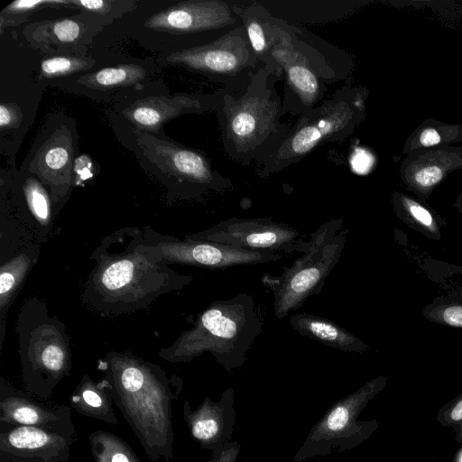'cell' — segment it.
I'll return each mask as SVG.
<instances>
[{
    "instance_id": "6da1fadb",
    "label": "cell",
    "mask_w": 462,
    "mask_h": 462,
    "mask_svg": "<svg viewBox=\"0 0 462 462\" xmlns=\"http://www.w3.org/2000/svg\"><path fill=\"white\" fill-rule=\"evenodd\" d=\"M89 258L95 265L80 299L102 317L147 309L161 296L181 290L193 280L150 253L143 227H122L106 235Z\"/></svg>"
},
{
    "instance_id": "7a4b0ae2",
    "label": "cell",
    "mask_w": 462,
    "mask_h": 462,
    "mask_svg": "<svg viewBox=\"0 0 462 462\" xmlns=\"http://www.w3.org/2000/svg\"><path fill=\"white\" fill-rule=\"evenodd\" d=\"M114 404L152 462L174 457L172 402L182 390L180 377L131 352L110 351L98 361Z\"/></svg>"
},
{
    "instance_id": "3957f363",
    "label": "cell",
    "mask_w": 462,
    "mask_h": 462,
    "mask_svg": "<svg viewBox=\"0 0 462 462\" xmlns=\"http://www.w3.org/2000/svg\"><path fill=\"white\" fill-rule=\"evenodd\" d=\"M278 72L261 66L248 79L217 93L216 112L224 152L231 160L259 164L283 139L282 100L275 84Z\"/></svg>"
},
{
    "instance_id": "277c9868",
    "label": "cell",
    "mask_w": 462,
    "mask_h": 462,
    "mask_svg": "<svg viewBox=\"0 0 462 462\" xmlns=\"http://www.w3.org/2000/svg\"><path fill=\"white\" fill-rule=\"evenodd\" d=\"M263 328L253 298L238 293L231 299L211 302L158 356L170 363H189L208 352L227 372L243 366L247 353Z\"/></svg>"
},
{
    "instance_id": "5b68a950",
    "label": "cell",
    "mask_w": 462,
    "mask_h": 462,
    "mask_svg": "<svg viewBox=\"0 0 462 462\" xmlns=\"http://www.w3.org/2000/svg\"><path fill=\"white\" fill-rule=\"evenodd\" d=\"M15 332L23 390L47 401L70 374L72 355L66 326L50 314L43 300L32 296L20 307Z\"/></svg>"
},
{
    "instance_id": "8992f818",
    "label": "cell",
    "mask_w": 462,
    "mask_h": 462,
    "mask_svg": "<svg viewBox=\"0 0 462 462\" xmlns=\"http://www.w3.org/2000/svg\"><path fill=\"white\" fill-rule=\"evenodd\" d=\"M367 91L344 87L316 107L303 113L283 139L258 164L266 177L300 162L325 143L343 141L365 118Z\"/></svg>"
},
{
    "instance_id": "52a82bcc",
    "label": "cell",
    "mask_w": 462,
    "mask_h": 462,
    "mask_svg": "<svg viewBox=\"0 0 462 462\" xmlns=\"http://www.w3.org/2000/svg\"><path fill=\"white\" fill-rule=\"evenodd\" d=\"M348 230L342 218L322 224L309 241L300 243L297 251L303 254L281 275H264L263 282L274 296V315L282 319L299 309L307 299L319 294L327 277L337 265L346 241Z\"/></svg>"
},
{
    "instance_id": "ba28073f",
    "label": "cell",
    "mask_w": 462,
    "mask_h": 462,
    "mask_svg": "<svg viewBox=\"0 0 462 462\" xmlns=\"http://www.w3.org/2000/svg\"><path fill=\"white\" fill-rule=\"evenodd\" d=\"M387 384V377L379 375L354 393L335 402L311 428L292 462L332 452L352 449L366 440L378 428V421L358 420L368 402Z\"/></svg>"
},
{
    "instance_id": "9c48e42d",
    "label": "cell",
    "mask_w": 462,
    "mask_h": 462,
    "mask_svg": "<svg viewBox=\"0 0 462 462\" xmlns=\"http://www.w3.org/2000/svg\"><path fill=\"white\" fill-rule=\"evenodd\" d=\"M166 60L210 76L226 88L240 84L261 67L243 25L209 43L175 51Z\"/></svg>"
},
{
    "instance_id": "30bf717a",
    "label": "cell",
    "mask_w": 462,
    "mask_h": 462,
    "mask_svg": "<svg viewBox=\"0 0 462 462\" xmlns=\"http://www.w3.org/2000/svg\"><path fill=\"white\" fill-rule=\"evenodd\" d=\"M150 253L168 264L179 263L208 269H225L236 265L269 263L278 261L282 254L275 251H255L196 240L184 236L162 235L150 226L143 227Z\"/></svg>"
},
{
    "instance_id": "8fae6325",
    "label": "cell",
    "mask_w": 462,
    "mask_h": 462,
    "mask_svg": "<svg viewBox=\"0 0 462 462\" xmlns=\"http://www.w3.org/2000/svg\"><path fill=\"white\" fill-rule=\"evenodd\" d=\"M196 240L214 242L237 248L255 251H297L300 233L284 223L268 218H237L223 220L213 226L194 234L186 235Z\"/></svg>"
},
{
    "instance_id": "7c38bea8",
    "label": "cell",
    "mask_w": 462,
    "mask_h": 462,
    "mask_svg": "<svg viewBox=\"0 0 462 462\" xmlns=\"http://www.w3.org/2000/svg\"><path fill=\"white\" fill-rule=\"evenodd\" d=\"M76 431L0 422V462H68Z\"/></svg>"
},
{
    "instance_id": "4fadbf2b",
    "label": "cell",
    "mask_w": 462,
    "mask_h": 462,
    "mask_svg": "<svg viewBox=\"0 0 462 462\" xmlns=\"http://www.w3.org/2000/svg\"><path fill=\"white\" fill-rule=\"evenodd\" d=\"M236 6L222 0L180 2L154 14L144 26L172 33H194L223 29L237 21Z\"/></svg>"
},
{
    "instance_id": "5bb4252c",
    "label": "cell",
    "mask_w": 462,
    "mask_h": 462,
    "mask_svg": "<svg viewBox=\"0 0 462 462\" xmlns=\"http://www.w3.org/2000/svg\"><path fill=\"white\" fill-rule=\"evenodd\" d=\"M457 170H462V146L447 145L405 155L399 174L406 189L427 202L434 189Z\"/></svg>"
},
{
    "instance_id": "9a60e30c",
    "label": "cell",
    "mask_w": 462,
    "mask_h": 462,
    "mask_svg": "<svg viewBox=\"0 0 462 462\" xmlns=\"http://www.w3.org/2000/svg\"><path fill=\"white\" fill-rule=\"evenodd\" d=\"M0 422L76 431L71 409L48 404L0 377Z\"/></svg>"
},
{
    "instance_id": "2e32d148",
    "label": "cell",
    "mask_w": 462,
    "mask_h": 462,
    "mask_svg": "<svg viewBox=\"0 0 462 462\" xmlns=\"http://www.w3.org/2000/svg\"><path fill=\"white\" fill-rule=\"evenodd\" d=\"M235 390L226 389L217 402L206 397L192 410L189 401L183 402V420L192 439L201 448L213 450L229 441L236 424Z\"/></svg>"
},
{
    "instance_id": "e0dca14e",
    "label": "cell",
    "mask_w": 462,
    "mask_h": 462,
    "mask_svg": "<svg viewBox=\"0 0 462 462\" xmlns=\"http://www.w3.org/2000/svg\"><path fill=\"white\" fill-rule=\"evenodd\" d=\"M280 68L286 79L282 100L284 115L291 113L300 116L319 106L326 93V82L307 58L293 46L291 30V41L282 55Z\"/></svg>"
},
{
    "instance_id": "ac0fdd59",
    "label": "cell",
    "mask_w": 462,
    "mask_h": 462,
    "mask_svg": "<svg viewBox=\"0 0 462 462\" xmlns=\"http://www.w3.org/2000/svg\"><path fill=\"white\" fill-rule=\"evenodd\" d=\"M73 149L70 135L57 132L39 149L32 162L35 172L51 190L54 217L67 199L72 186Z\"/></svg>"
},
{
    "instance_id": "d6986e66",
    "label": "cell",
    "mask_w": 462,
    "mask_h": 462,
    "mask_svg": "<svg viewBox=\"0 0 462 462\" xmlns=\"http://www.w3.org/2000/svg\"><path fill=\"white\" fill-rule=\"evenodd\" d=\"M145 151L158 167L180 180L217 190L228 187V180L214 171L208 159L199 152L156 139L146 144Z\"/></svg>"
},
{
    "instance_id": "ffe728a7",
    "label": "cell",
    "mask_w": 462,
    "mask_h": 462,
    "mask_svg": "<svg viewBox=\"0 0 462 462\" xmlns=\"http://www.w3.org/2000/svg\"><path fill=\"white\" fill-rule=\"evenodd\" d=\"M217 93L199 97H148L127 107L124 116L141 129L157 132L161 126L181 114L216 108Z\"/></svg>"
},
{
    "instance_id": "44dd1931",
    "label": "cell",
    "mask_w": 462,
    "mask_h": 462,
    "mask_svg": "<svg viewBox=\"0 0 462 462\" xmlns=\"http://www.w3.org/2000/svg\"><path fill=\"white\" fill-rule=\"evenodd\" d=\"M236 12L259 64L274 70L273 55L285 32L283 21L274 18L255 2L236 6Z\"/></svg>"
},
{
    "instance_id": "7402d4cb",
    "label": "cell",
    "mask_w": 462,
    "mask_h": 462,
    "mask_svg": "<svg viewBox=\"0 0 462 462\" xmlns=\"http://www.w3.org/2000/svg\"><path fill=\"white\" fill-rule=\"evenodd\" d=\"M41 246L39 242H30L0 261V352L5 337L9 310L36 264Z\"/></svg>"
},
{
    "instance_id": "603a6c76",
    "label": "cell",
    "mask_w": 462,
    "mask_h": 462,
    "mask_svg": "<svg viewBox=\"0 0 462 462\" xmlns=\"http://www.w3.org/2000/svg\"><path fill=\"white\" fill-rule=\"evenodd\" d=\"M14 215L36 241L42 245L50 239L54 220L53 204L51 193L41 180L33 177L24 180L18 210Z\"/></svg>"
},
{
    "instance_id": "cb8c5ba5",
    "label": "cell",
    "mask_w": 462,
    "mask_h": 462,
    "mask_svg": "<svg viewBox=\"0 0 462 462\" xmlns=\"http://www.w3.org/2000/svg\"><path fill=\"white\" fill-rule=\"evenodd\" d=\"M291 326L301 336L345 352L364 353L369 346L330 319L310 313L291 316Z\"/></svg>"
},
{
    "instance_id": "d4e9b609",
    "label": "cell",
    "mask_w": 462,
    "mask_h": 462,
    "mask_svg": "<svg viewBox=\"0 0 462 462\" xmlns=\"http://www.w3.org/2000/svg\"><path fill=\"white\" fill-rule=\"evenodd\" d=\"M69 402L71 409L83 416L118 424L114 401L103 378L95 382L88 374H84L69 395Z\"/></svg>"
},
{
    "instance_id": "484cf974",
    "label": "cell",
    "mask_w": 462,
    "mask_h": 462,
    "mask_svg": "<svg viewBox=\"0 0 462 462\" xmlns=\"http://www.w3.org/2000/svg\"><path fill=\"white\" fill-rule=\"evenodd\" d=\"M392 206L396 217L409 228L432 240L439 241L442 237L447 222L426 201L394 191Z\"/></svg>"
},
{
    "instance_id": "4316f807",
    "label": "cell",
    "mask_w": 462,
    "mask_h": 462,
    "mask_svg": "<svg viewBox=\"0 0 462 462\" xmlns=\"http://www.w3.org/2000/svg\"><path fill=\"white\" fill-rule=\"evenodd\" d=\"M462 142V124H450L433 118L425 119L403 143L402 152L439 146L453 145Z\"/></svg>"
},
{
    "instance_id": "83f0119b",
    "label": "cell",
    "mask_w": 462,
    "mask_h": 462,
    "mask_svg": "<svg viewBox=\"0 0 462 462\" xmlns=\"http://www.w3.org/2000/svg\"><path fill=\"white\" fill-rule=\"evenodd\" d=\"M145 70L136 64L106 67L83 75L79 82L92 88L107 89L134 85L145 78Z\"/></svg>"
},
{
    "instance_id": "f1b7e54d",
    "label": "cell",
    "mask_w": 462,
    "mask_h": 462,
    "mask_svg": "<svg viewBox=\"0 0 462 462\" xmlns=\"http://www.w3.org/2000/svg\"><path fill=\"white\" fill-rule=\"evenodd\" d=\"M88 441L95 462H140L131 447L109 431H93Z\"/></svg>"
},
{
    "instance_id": "f546056e",
    "label": "cell",
    "mask_w": 462,
    "mask_h": 462,
    "mask_svg": "<svg viewBox=\"0 0 462 462\" xmlns=\"http://www.w3.org/2000/svg\"><path fill=\"white\" fill-rule=\"evenodd\" d=\"M421 313L430 322L462 328V292L451 291L434 298Z\"/></svg>"
},
{
    "instance_id": "4dcf8cb0",
    "label": "cell",
    "mask_w": 462,
    "mask_h": 462,
    "mask_svg": "<svg viewBox=\"0 0 462 462\" xmlns=\"http://www.w3.org/2000/svg\"><path fill=\"white\" fill-rule=\"evenodd\" d=\"M92 60L78 56H56L42 60L40 72L43 78L54 79L89 69Z\"/></svg>"
},
{
    "instance_id": "1f68e13d",
    "label": "cell",
    "mask_w": 462,
    "mask_h": 462,
    "mask_svg": "<svg viewBox=\"0 0 462 462\" xmlns=\"http://www.w3.org/2000/svg\"><path fill=\"white\" fill-rule=\"evenodd\" d=\"M80 24L73 19H59L41 23L35 30L37 36L51 40L53 42L71 43L76 42L81 35Z\"/></svg>"
},
{
    "instance_id": "d6a6232c",
    "label": "cell",
    "mask_w": 462,
    "mask_h": 462,
    "mask_svg": "<svg viewBox=\"0 0 462 462\" xmlns=\"http://www.w3.org/2000/svg\"><path fill=\"white\" fill-rule=\"evenodd\" d=\"M437 420L443 427H455L462 422V393L441 407Z\"/></svg>"
},
{
    "instance_id": "836d02e7",
    "label": "cell",
    "mask_w": 462,
    "mask_h": 462,
    "mask_svg": "<svg viewBox=\"0 0 462 462\" xmlns=\"http://www.w3.org/2000/svg\"><path fill=\"white\" fill-rule=\"evenodd\" d=\"M66 5V1L62 0H35V1H24L18 0L11 3L2 11V14L7 13L10 14H21L33 11L39 7L44 5Z\"/></svg>"
},
{
    "instance_id": "e575fe53",
    "label": "cell",
    "mask_w": 462,
    "mask_h": 462,
    "mask_svg": "<svg viewBox=\"0 0 462 462\" xmlns=\"http://www.w3.org/2000/svg\"><path fill=\"white\" fill-rule=\"evenodd\" d=\"M241 446L236 441H226L212 450L209 462H236Z\"/></svg>"
},
{
    "instance_id": "d590c367",
    "label": "cell",
    "mask_w": 462,
    "mask_h": 462,
    "mask_svg": "<svg viewBox=\"0 0 462 462\" xmlns=\"http://www.w3.org/2000/svg\"><path fill=\"white\" fill-rule=\"evenodd\" d=\"M21 120V113L15 105L3 103L0 106V126L2 130L15 127Z\"/></svg>"
},
{
    "instance_id": "8d00e7d4",
    "label": "cell",
    "mask_w": 462,
    "mask_h": 462,
    "mask_svg": "<svg viewBox=\"0 0 462 462\" xmlns=\"http://www.w3.org/2000/svg\"><path fill=\"white\" fill-rule=\"evenodd\" d=\"M112 4V1L104 0H69L66 5L95 14H105L110 10Z\"/></svg>"
},
{
    "instance_id": "74e56055",
    "label": "cell",
    "mask_w": 462,
    "mask_h": 462,
    "mask_svg": "<svg viewBox=\"0 0 462 462\" xmlns=\"http://www.w3.org/2000/svg\"><path fill=\"white\" fill-rule=\"evenodd\" d=\"M356 152H355L353 154V156L351 157V165L356 172H359V173L365 172V171H366L365 169L367 167V162H369V160H365V161L363 160L366 157V154H365V152H364V151L358 150Z\"/></svg>"
},
{
    "instance_id": "f35d334b",
    "label": "cell",
    "mask_w": 462,
    "mask_h": 462,
    "mask_svg": "<svg viewBox=\"0 0 462 462\" xmlns=\"http://www.w3.org/2000/svg\"><path fill=\"white\" fill-rule=\"evenodd\" d=\"M453 431L455 433V439L462 444V422L455 427H453Z\"/></svg>"
},
{
    "instance_id": "ab89813d",
    "label": "cell",
    "mask_w": 462,
    "mask_h": 462,
    "mask_svg": "<svg viewBox=\"0 0 462 462\" xmlns=\"http://www.w3.org/2000/svg\"><path fill=\"white\" fill-rule=\"evenodd\" d=\"M454 208L459 212L462 213V191L459 193L457 198L454 202Z\"/></svg>"
},
{
    "instance_id": "60d3db41",
    "label": "cell",
    "mask_w": 462,
    "mask_h": 462,
    "mask_svg": "<svg viewBox=\"0 0 462 462\" xmlns=\"http://www.w3.org/2000/svg\"><path fill=\"white\" fill-rule=\"evenodd\" d=\"M245 462H249V461H245Z\"/></svg>"
},
{
    "instance_id": "b9f144b4",
    "label": "cell",
    "mask_w": 462,
    "mask_h": 462,
    "mask_svg": "<svg viewBox=\"0 0 462 462\" xmlns=\"http://www.w3.org/2000/svg\"><path fill=\"white\" fill-rule=\"evenodd\" d=\"M208 462H209V461H208Z\"/></svg>"
}]
</instances>
